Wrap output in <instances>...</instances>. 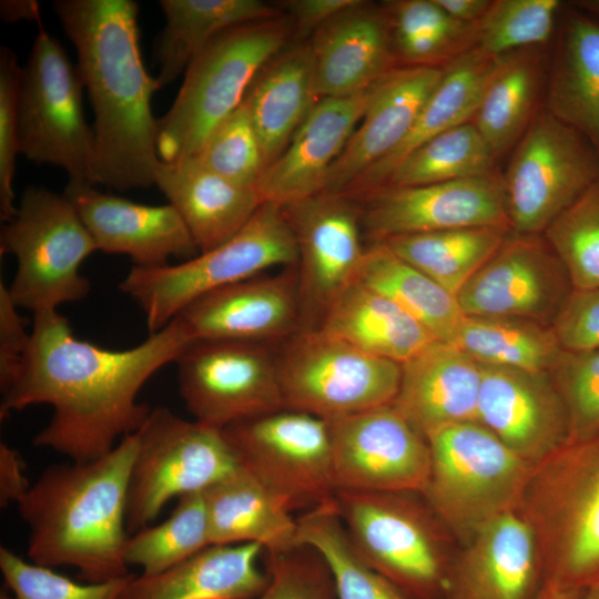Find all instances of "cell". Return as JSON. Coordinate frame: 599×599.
<instances>
[{
  "label": "cell",
  "instance_id": "6da1fadb",
  "mask_svg": "<svg viewBox=\"0 0 599 599\" xmlns=\"http://www.w3.org/2000/svg\"><path fill=\"white\" fill-rule=\"evenodd\" d=\"M192 341L174 317L134 347L106 349L74 336L58 309L35 313L26 359L2 395L0 418L50 405L52 417L32 444L74 463L100 458L142 427L151 408L138 402L139 392Z\"/></svg>",
  "mask_w": 599,
  "mask_h": 599
},
{
  "label": "cell",
  "instance_id": "7a4b0ae2",
  "mask_svg": "<svg viewBox=\"0 0 599 599\" xmlns=\"http://www.w3.org/2000/svg\"><path fill=\"white\" fill-rule=\"evenodd\" d=\"M54 11L78 53L94 113L97 184L125 191L154 184L160 158L151 99L160 90L139 45L132 0H58Z\"/></svg>",
  "mask_w": 599,
  "mask_h": 599
},
{
  "label": "cell",
  "instance_id": "3957f363",
  "mask_svg": "<svg viewBox=\"0 0 599 599\" xmlns=\"http://www.w3.org/2000/svg\"><path fill=\"white\" fill-rule=\"evenodd\" d=\"M136 447L133 433L100 458L48 467L31 485L17 505L33 564L73 567L90 583L130 575L125 512Z\"/></svg>",
  "mask_w": 599,
  "mask_h": 599
},
{
  "label": "cell",
  "instance_id": "277c9868",
  "mask_svg": "<svg viewBox=\"0 0 599 599\" xmlns=\"http://www.w3.org/2000/svg\"><path fill=\"white\" fill-rule=\"evenodd\" d=\"M516 510L536 536L545 583L599 586V432L534 465Z\"/></svg>",
  "mask_w": 599,
  "mask_h": 599
},
{
  "label": "cell",
  "instance_id": "5b68a950",
  "mask_svg": "<svg viewBox=\"0 0 599 599\" xmlns=\"http://www.w3.org/2000/svg\"><path fill=\"white\" fill-rule=\"evenodd\" d=\"M293 33L291 20L282 14L233 27L211 40L190 62L172 106L158 120L160 160L177 162L195 155Z\"/></svg>",
  "mask_w": 599,
  "mask_h": 599
},
{
  "label": "cell",
  "instance_id": "8992f818",
  "mask_svg": "<svg viewBox=\"0 0 599 599\" xmlns=\"http://www.w3.org/2000/svg\"><path fill=\"white\" fill-rule=\"evenodd\" d=\"M334 498L372 568L414 599H445L459 545L419 493L337 489Z\"/></svg>",
  "mask_w": 599,
  "mask_h": 599
},
{
  "label": "cell",
  "instance_id": "52a82bcc",
  "mask_svg": "<svg viewBox=\"0 0 599 599\" xmlns=\"http://www.w3.org/2000/svg\"><path fill=\"white\" fill-rule=\"evenodd\" d=\"M430 467L420 493L459 546L517 509L534 465L477 420L428 438Z\"/></svg>",
  "mask_w": 599,
  "mask_h": 599
},
{
  "label": "cell",
  "instance_id": "ba28073f",
  "mask_svg": "<svg viewBox=\"0 0 599 599\" xmlns=\"http://www.w3.org/2000/svg\"><path fill=\"white\" fill-rule=\"evenodd\" d=\"M296 264V241L282 206L263 202L247 223L221 245L177 264L133 266L120 290L142 309L152 334L210 292L270 268Z\"/></svg>",
  "mask_w": 599,
  "mask_h": 599
},
{
  "label": "cell",
  "instance_id": "9c48e42d",
  "mask_svg": "<svg viewBox=\"0 0 599 599\" xmlns=\"http://www.w3.org/2000/svg\"><path fill=\"white\" fill-rule=\"evenodd\" d=\"M95 251L91 234L64 194L27 187L0 233V253L18 262L8 287L13 303L35 314L83 300L91 284L80 266Z\"/></svg>",
  "mask_w": 599,
  "mask_h": 599
},
{
  "label": "cell",
  "instance_id": "30bf717a",
  "mask_svg": "<svg viewBox=\"0 0 599 599\" xmlns=\"http://www.w3.org/2000/svg\"><path fill=\"white\" fill-rule=\"evenodd\" d=\"M276 352L284 409L334 422L394 403L402 365L325 329L301 327Z\"/></svg>",
  "mask_w": 599,
  "mask_h": 599
},
{
  "label": "cell",
  "instance_id": "8fae6325",
  "mask_svg": "<svg viewBox=\"0 0 599 599\" xmlns=\"http://www.w3.org/2000/svg\"><path fill=\"white\" fill-rule=\"evenodd\" d=\"M37 24L19 87L20 153L63 169L70 183L94 186V133L84 116L81 73L41 21Z\"/></svg>",
  "mask_w": 599,
  "mask_h": 599
},
{
  "label": "cell",
  "instance_id": "7c38bea8",
  "mask_svg": "<svg viewBox=\"0 0 599 599\" xmlns=\"http://www.w3.org/2000/svg\"><path fill=\"white\" fill-rule=\"evenodd\" d=\"M136 433L125 512L131 534L150 526L173 498L204 491L240 466L223 429L167 407L152 408Z\"/></svg>",
  "mask_w": 599,
  "mask_h": 599
},
{
  "label": "cell",
  "instance_id": "4fadbf2b",
  "mask_svg": "<svg viewBox=\"0 0 599 599\" xmlns=\"http://www.w3.org/2000/svg\"><path fill=\"white\" fill-rule=\"evenodd\" d=\"M502 180L511 233L542 234L599 181V153L542 106L512 149Z\"/></svg>",
  "mask_w": 599,
  "mask_h": 599
},
{
  "label": "cell",
  "instance_id": "5bb4252c",
  "mask_svg": "<svg viewBox=\"0 0 599 599\" xmlns=\"http://www.w3.org/2000/svg\"><path fill=\"white\" fill-rule=\"evenodd\" d=\"M240 465L281 497L290 509L334 499L328 422L281 409L223 428Z\"/></svg>",
  "mask_w": 599,
  "mask_h": 599
},
{
  "label": "cell",
  "instance_id": "9a60e30c",
  "mask_svg": "<svg viewBox=\"0 0 599 599\" xmlns=\"http://www.w3.org/2000/svg\"><path fill=\"white\" fill-rule=\"evenodd\" d=\"M175 363L180 395L196 422L223 429L284 409L270 344L192 341Z\"/></svg>",
  "mask_w": 599,
  "mask_h": 599
},
{
  "label": "cell",
  "instance_id": "2e32d148",
  "mask_svg": "<svg viewBox=\"0 0 599 599\" xmlns=\"http://www.w3.org/2000/svg\"><path fill=\"white\" fill-rule=\"evenodd\" d=\"M328 425L336 490L422 493L429 444L394 404Z\"/></svg>",
  "mask_w": 599,
  "mask_h": 599
},
{
  "label": "cell",
  "instance_id": "e0dca14e",
  "mask_svg": "<svg viewBox=\"0 0 599 599\" xmlns=\"http://www.w3.org/2000/svg\"><path fill=\"white\" fill-rule=\"evenodd\" d=\"M297 246L302 327H315L354 281L363 258L361 206L322 192L282 206Z\"/></svg>",
  "mask_w": 599,
  "mask_h": 599
},
{
  "label": "cell",
  "instance_id": "ac0fdd59",
  "mask_svg": "<svg viewBox=\"0 0 599 599\" xmlns=\"http://www.w3.org/2000/svg\"><path fill=\"white\" fill-rule=\"evenodd\" d=\"M358 203L362 230L370 244L399 235L463 227L511 231L500 171L443 183L383 187Z\"/></svg>",
  "mask_w": 599,
  "mask_h": 599
},
{
  "label": "cell",
  "instance_id": "d6986e66",
  "mask_svg": "<svg viewBox=\"0 0 599 599\" xmlns=\"http://www.w3.org/2000/svg\"><path fill=\"white\" fill-rule=\"evenodd\" d=\"M572 288L564 264L542 234L510 233L456 298L466 316L551 325Z\"/></svg>",
  "mask_w": 599,
  "mask_h": 599
},
{
  "label": "cell",
  "instance_id": "ffe728a7",
  "mask_svg": "<svg viewBox=\"0 0 599 599\" xmlns=\"http://www.w3.org/2000/svg\"><path fill=\"white\" fill-rule=\"evenodd\" d=\"M175 317L193 341L281 343L303 326L297 268L210 292Z\"/></svg>",
  "mask_w": 599,
  "mask_h": 599
},
{
  "label": "cell",
  "instance_id": "44dd1931",
  "mask_svg": "<svg viewBox=\"0 0 599 599\" xmlns=\"http://www.w3.org/2000/svg\"><path fill=\"white\" fill-rule=\"evenodd\" d=\"M481 369L477 422L511 450L536 465L569 440L567 412L548 372Z\"/></svg>",
  "mask_w": 599,
  "mask_h": 599
},
{
  "label": "cell",
  "instance_id": "7402d4cb",
  "mask_svg": "<svg viewBox=\"0 0 599 599\" xmlns=\"http://www.w3.org/2000/svg\"><path fill=\"white\" fill-rule=\"evenodd\" d=\"M91 234L97 251L123 254L134 266L153 268L171 258L187 261L200 251L177 211L171 205H148L93 185L68 182L63 192Z\"/></svg>",
  "mask_w": 599,
  "mask_h": 599
},
{
  "label": "cell",
  "instance_id": "603a6c76",
  "mask_svg": "<svg viewBox=\"0 0 599 599\" xmlns=\"http://www.w3.org/2000/svg\"><path fill=\"white\" fill-rule=\"evenodd\" d=\"M544 566L530 525L506 512L459 546L445 599H536Z\"/></svg>",
  "mask_w": 599,
  "mask_h": 599
},
{
  "label": "cell",
  "instance_id": "cb8c5ba5",
  "mask_svg": "<svg viewBox=\"0 0 599 599\" xmlns=\"http://www.w3.org/2000/svg\"><path fill=\"white\" fill-rule=\"evenodd\" d=\"M372 88L316 102L287 146L264 170L256 185L262 202L285 206L324 191L333 163L365 113Z\"/></svg>",
  "mask_w": 599,
  "mask_h": 599
},
{
  "label": "cell",
  "instance_id": "d4e9b609",
  "mask_svg": "<svg viewBox=\"0 0 599 599\" xmlns=\"http://www.w3.org/2000/svg\"><path fill=\"white\" fill-rule=\"evenodd\" d=\"M309 43L318 100L358 94L398 67L383 4L359 0L315 30Z\"/></svg>",
  "mask_w": 599,
  "mask_h": 599
},
{
  "label": "cell",
  "instance_id": "484cf974",
  "mask_svg": "<svg viewBox=\"0 0 599 599\" xmlns=\"http://www.w3.org/2000/svg\"><path fill=\"white\" fill-rule=\"evenodd\" d=\"M444 68L399 65L372 88L365 113L333 163L323 192L342 193L408 135Z\"/></svg>",
  "mask_w": 599,
  "mask_h": 599
},
{
  "label": "cell",
  "instance_id": "4316f807",
  "mask_svg": "<svg viewBox=\"0 0 599 599\" xmlns=\"http://www.w3.org/2000/svg\"><path fill=\"white\" fill-rule=\"evenodd\" d=\"M481 365L453 343L435 341L402 364L394 406L426 438L477 420Z\"/></svg>",
  "mask_w": 599,
  "mask_h": 599
},
{
  "label": "cell",
  "instance_id": "83f0119b",
  "mask_svg": "<svg viewBox=\"0 0 599 599\" xmlns=\"http://www.w3.org/2000/svg\"><path fill=\"white\" fill-rule=\"evenodd\" d=\"M544 108L599 153V18L571 2L551 42Z\"/></svg>",
  "mask_w": 599,
  "mask_h": 599
},
{
  "label": "cell",
  "instance_id": "f1b7e54d",
  "mask_svg": "<svg viewBox=\"0 0 599 599\" xmlns=\"http://www.w3.org/2000/svg\"><path fill=\"white\" fill-rule=\"evenodd\" d=\"M154 185L177 211L200 253L231 238L263 203L255 189L235 184L192 159L160 161Z\"/></svg>",
  "mask_w": 599,
  "mask_h": 599
},
{
  "label": "cell",
  "instance_id": "f546056e",
  "mask_svg": "<svg viewBox=\"0 0 599 599\" xmlns=\"http://www.w3.org/2000/svg\"><path fill=\"white\" fill-rule=\"evenodd\" d=\"M262 550L210 545L158 575H133L119 599H256L268 583L257 565Z\"/></svg>",
  "mask_w": 599,
  "mask_h": 599
},
{
  "label": "cell",
  "instance_id": "4dcf8cb0",
  "mask_svg": "<svg viewBox=\"0 0 599 599\" xmlns=\"http://www.w3.org/2000/svg\"><path fill=\"white\" fill-rule=\"evenodd\" d=\"M203 496L211 545L258 544L270 554L300 547L290 507L242 465Z\"/></svg>",
  "mask_w": 599,
  "mask_h": 599
},
{
  "label": "cell",
  "instance_id": "1f68e13d",
  "mask_svg": "<svg viewBox=\"0 0 599 599\" xmlns=\"http://www.w3.org/2000/svg\"><path fill=\"white\" fill-rule=\"evenodd\" d=\"M499 57L473 49L444 67L410 132L387 156L365 171L342 194L361 201L379 190L396 166L434 136L471 121Z\"/></svg>",
  "mask_w": 599,
  "mask_h": 599
},
{
  "label": "cell",
  "instance_id": "d6a6232c",
  "mask_svg": "<svg viewBox=\"0 0 599 599\" xmlns=\"http://www.w3.org/2000/svg\"><path fill=\"white\" fill-rule=\"evenodd\" d=\"M317 101L309 41L287 44L260 70L243 103L257 134L265 169L287 146Z\"/></svg>",
  "mask_w": 599,
  "mask_h": 599
},
{
  "label": "cell",
  "instance_id": "836d02e7",
  "mask_svg": "<svg viewBox=\"0 0 599 599\" xmlns=\"http://www.w3.org/2000/svg\"><path fill=\"white\" fill-rule=\"evenodd\" d=\"M550 47L498 58L471 119L497 160L511 152L544 106Z\"/></svg>",
  "mask_w": 599,
  "mask_h": 599
},
{
  "label": "cell",
  "instance_id": "e575fe53",
  "mask_svg": "<svg viewBox=\"0 0 599 599\" xmlns=\"http://www.w3.org/2000/svg\"><path fill=\"white\" fill-rule=\"evenodd\" d=\"M317 326L400 365L436 341L396 303L356 281L331 304Z\"/></svg>",
  "mask_w": 599,
  "mask_h": 599
},
{
  "label": "cell",
  "instance_id": "d590c367",
  "mask_svg": "<svg viewBox=\"0 0 599 599\" xmlns=\"http://www.w3.org/2000/svg\"><path fill=\"white\" fill-rule=\"evenodd\" d=\"M165 27L154 45L160 89L186 70L216 35L233 27L282 13L260 0H160Z\"/></svg>",
  "mask_w": 599,
  "mask_h": 599
},
{
  "label": "cell",
  "instance_id": "8d00e7d4",
  "mask_svg": "<svg viewBox=\"0 0 599 599\" xmlns=\"http://www.w3.org/2000/svg\"><path fill=\"white\" fill-rule=\"evenodd\" d=\"M355 281L396 303L436 341L454 343L465 316L456 296L384 243L365 248Z\"/></svg>",
  "mask_w": 599,
  "mask_h": 599
},
{
  "label": "cell",
  "instance_id": "74e56055",
  "mask_svg": "<svg viewBox=\"0 0 599 599\" xmlns=\"http://www.w3.org/2000/svg\"><path fill=\"white\" fill-rule=\"evenodd\" d=\"M510 233L475 226L399 235L380 243L456 296Z\"/></svg>",
  "mask_w": 599,
  "mask_h": 599
},
{
  "label": "cell",
  "instance_id": "f35d334b",
  "mask_svg": "<svg viewBox=\"0 0 599 599\" xmlns=\"http://www.w3.org/2000/svg\"><path fill=\"white\" fill-rule=\"evenodd\" d=\"M297 524V545L321 555L333 576L337 599H414L361 557L335 498L308 509Z\"/></svg>",
  "mask_w": 599,
  "mask_h": 599
},
{
  "label": "cell",
  "instance_id": "ab89813d",
  "mask_svg": "<svg viewBox=\"0 0 599 599\" xmlns=\"http://www.w3.org/2000/svg\"><path fill=\"white\" fill-rule=\"evenodd\" d=\"M453 344L481 365L548 373L562 351L551 325L510 317L465 315Z\"/></svg>",
  "mask_w": 599,
  "mask_h": 599
},
{
  "label": "cell",
  "instance_id": "60d3db41",
  "mask_svg": "<svg viewBox=\"0 0 599 599\" xmlns=\"http://www.w3.org/2000/svg\"><path fill=\"white\" fill-rule=\"evenodd\" d=\"M497 159L471 121L412 151L380 187H408L473 179L497 171Z\"/></svg>",
  "mask_w": 599,
  "mask_h": 599
},
{
  "label": "cell",
  "instance_id": "b9f144b4",
  "mask_svg": "<svg viewBox=\"0 0 599 599\" xmlns=\"http://www.w3.org/2000/svg\"><path fill=\"white\" fill-rule=\"evenodd\" d=\"M203 491L177 499L161 524L148 526L128 537L124 559L142 568V575H158L210 546Z\"/></svg>",
  "mask_w": 599,
  "mask_h": 599
},
{
  "label": "cell",
  "instance_id": "7bdbcfd3",
  "mask_svg": "<svg viewBox=\"0 0 599 599\" xmlns=\"http://www.w3.org/2000/svg\"><path fill=\"white\" fill-rule=\"evenodd\" d=\"M558 0H493L477 23V49L493 57L538 45H548L562 9Z\"/></svg>",
  "mask_w": 599,
  "mask_h": 599
},
{
  "label": "cell",
  "instance_id": "ee69618b",
  "mask_svg": "<svg viewBox=\"0 0 599 599\" xmlns=\"http://www.w3.org/2000/svg\"><path fill=\"white\" fill-rule=\"evenodd\" d=\"M573 288H599V181L542 233Z\"/></svg>",
  "mask_w": 599,
  "mask_h": 599
},
{
  "label": "cell",
  "instance_id": "f6af8a7d",
  "mask_svg": "<svg viewBox=\"0 0 599 599\" xmlns=\"http://www.w3.org/2000/svg\"><path fill=\"white\" fill-rule=\"evenodd\" d=\"M190 159L235 184L256 190L265 170V161L243 102L214 128Z\"/></svg>",
  "mask_w": 599,
  "mask_h": 599
},
{
  "label": "cell",
  "instance_id": "bcb514c9",
  "mask_svg": "<svg viewBox=\"0 0 599 599\" xmlns=\"http://www.w3.org/2000/svg\"><path fill=\"white\" fill-rule=\"evenodd\" d=\"M549 374L567 412L568 441L598 433L599 348L588 352L561 351Z\"/></svg>",
  "mask_w": 599,
  "mask_h": 599
},
{
  "label": "cell",
  "instance_id": "7dc6e473",
  "mask_svg": "<svg viewBox=\"0 0 599 599\" xmlns=\"http://www.w3.org/2000/svg\"><path fill=\"white\" fill-rule=\"evenodd\" d=\"M0 570L14 599H119L133 576L79 583L52 568L26 561L7 547L0 548Z\"/></svg>",
  "mask_w": 599,
  "mask_h": 599
},
{
  "label": "cell",
  "instance_id": "c3c4849f",
  "mask_svg": "<svg viewBox=\"0 0 599 599\" xmlns=\"http://www.w3.org/2000/svg\"><path fill=\"white\" fill-rule=\"evenodd\" d=\"M265 571L268 583L256 599H337L326 562L308 546L266 552Z\"/></svg>",
  "mask_w": 599,
  "mask_h": 599
},
{
  "label": "cell",
  "instance_id": "681fc988",
  "mask_svg": "<svg viewBox=\"0 0 599 599\" xmlns=\"http://www.w3.org/2000/svg\"><path fill=\"white\" fill-rule=\"evenodd\" d=\"M22 67L7 47L0 50V217L8 222L16 212L13 179L20 153L18 95Z\"/></svg>",
  "mask_w": 599,
  "mask_h": 599
},
{
  "label": "cell",
  "instance_id": "f907efd6",
  "mask_svg": "<svg viewBox=\"0 0 599 599\" xmlns=\"http://www.w3.org/2000/svg\"><path fill=\"white\" fill-rule=\"evenodd\" d=\"M390 24L392 41L409 37H435L473 50L477 24L459 22L435 0H396L383 4Z\"/></svg>",
  "mask_w": 599,
  "mask_h": 599
},
{
  "label": "cell",
  "instance_id": "816d5d0a",
  "mask_svg": "<svg viewBox=\"0 0 599 599\" xmlns=\"http://www.w3.org/2000/svg\"><path fill=\"white\" fill-rule=\"evenodd\" d=\"M551 328L562 351L599 348V288H572Z\"/></svg>",
  "mask_w": 599,
  "mask_h": 599
},
{
  "label": "cell",
  "instance_id": "f5cc1de1",
  "mask_svg": "<svg viewBox=\"0 0 599 599\" xmlns=\"http://www.w3.org/2000/svg\"><path fill=\"white\" fill-rule=\"evenodd\" d=\"M8 287L0 283V388L6 394L17 380L26 359L31 333L18 312Z\"/></svg>",
  "mask_w": 599,
  "mask_h": 599
},
{
  "label": "cell",
  "instance_id": "db71d44e",
  "mask_svg": "<svg viewBox=\"0 0 599 599\" xmlns=\"http://www.w3.org/2000/svg\"><path fill=\"white\" fill-rule=\"evenodd\" d=\"M359 0H287L281 7L291 17L294 33L306 34L356 4Z\"/></svg>",
  "mask_w": 599,
  "mask_h": 599
},
{
  "label": "cell",
  "instance_id": "11a10c76",
  "mask_svg": "<svg viewBox=\"0 0 599 599\" xmlns=\"http://www.w3.org/2000/svg\"><path fill=\"white\" fill-rule=\"evenodd\" d=\"M31 485L26 476L24 461L18 450L0 443V506L18 502Z\"/></svg>",
  "mask_w": 599,
  "mask_h": 599
},
{
  "label": "cell",
  "instance_id": "9f6ffc18",
  "mask_svg": "<svg viewBox=\"0 0 599 599\" xmlns=\"http://www.w3.org/2000/svg\"><path fill=\"white\" fill-rule=\"evenodd\" d=\"M435 2L453 19L467 24H477L486 16L493 1L435 0Z\"/></svg>",
  "mask_w": 599,
  "mask_h": 599
},
{
  "label": "cell",
  "instance_id": "6f0895ef",
  "mask_svg": "<svg viewBox=\"0 0 599 599\" xmlns=\"http://www.w3.org/2000/svg\"><path fill=\"white\" fill-rule=\"evenodd\" d=\"M0 16L8 23L21 20L39 23L41 21L40 4L34 0H2Z\"/></svg>",
  "mask_w": 599,
  "mask_h": 599
},
{
  "label": "cell",
  "instance_id": "680465c9",
  "mask_svg": "<svg viewBox=\"0 0 599 599\" xmlns=\"http://www.w3.org/2000/svg\"><path fill=\"white\" fill-rule=\"evenodd\" d=\"M583 590L562 589L545 583L536 599H577Z\"/></svg>",
  "mask_w": 599,
  "mask_h": 599
},
{
  "label": "cell",
  "instance_id": "91938a15",
  "mask_svg": "<svg viewBox=\"0 0 599 599\" xmlns=\"http://www.w3.org/2000/svg\"><path fill=\"white\" fill-rule=\"evenodd\" d=\"M571 3L599 18V0H577Z\"/></svg>",
  "mask_w": 599,
  "mask_h": 599
},
{
  "label": "cell",
  "instance_id": "94428289",
  "mask_svg": "<svg viewBox=\"0 0 599 599\" xmlns=\"http://www.w3.org/2000/svg\"><path fill=\"white\" fill-rule=\"evenodd\" d=\"M577 599H599V586L583 590Z\"/></svg>",
  "mask_w": 599,
  "mask_h": 599
},
{
  "label": "cell",
  "instance_id": "6125c7cd",
  "mask_svg": "<svg viewBox=\"0 0 599 599\" xmlns=\"http://www.w3.org/2000/svg\"><path fill=\"white\" fill-rule=\"evenodd\" d=\"M0 599H14L13 596H10L7 591L0 592Z\"/></svg>",
  "mask_w": 599,
  "mask_h": 599
}]
</instances>
